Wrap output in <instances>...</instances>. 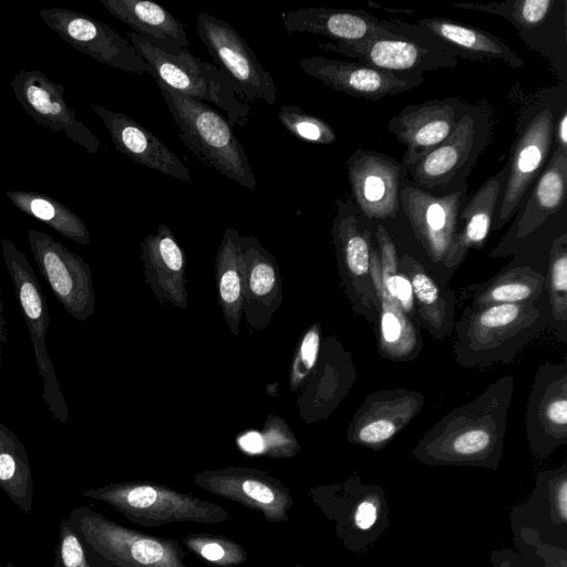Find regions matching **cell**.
Wrapping results in <instances>:
<instances>
[{
	"label": "cell",
	"instance_id": "13",
	"mask_svg": "<svg viewBox=\"0 0 567 567\" xmlns=\"http://www.w3.org/2000/svg\"><path fill=\"white\" fill-rule=\"evenodd\" d=\"M554 125L553 111L546 106L528 122L513 144L494 219L496 230L517 213L529 186L539 176L554 141Z\"/></svg>",
	"mask_w": 567,
	"mask_h": 567
},
{
	"label": "cell",
	"instance_id": "31",
	"mask_svg": "<svg viewBox=\"0 0 567 567\" xmlns=\"http://www.w3.org/2000/svg\"><path fill=\"white\" fill-rule=\"evenodd\" d=\"M545 292V275L528 265H509L489 279L467 286L462 298L470 307L530 302Z\"/></svg>",
	"mask_w": 567,
	"mask_h": 567
},
{
	"label": "cell",
	"instance_id": "23",
	"mask_svg": "<svg viewBox=\"0 0 567 567\" xmlns=\"http://www.w3.org/2000/svg\"><path fill=\"white\" fill-rule=\"evenodd\" d=\"M567 186V151L557 146L547 167L539 174L530 197L525 203L516 223L489 257L514 254L526 238L565 203Z\"/></svg>",
	"mask_w": 567,
	"mask_h": 567
},
{
	"label": "cell",
	"instance_id": "24",
	"mask_svg": "<svg viewBox=\"0 0 567 567\" xmlns=\"http://www.w3.org/2000/svg\"><path fill=\"white\" fill-rule=\"evenodd\" d=\"M107 128L116 150L133 162L175 177L192 182L190 171L156 135L126 114L91 104Z\"/></svg>",
	"mask_w": 567,
	"mask_h": 567
},
{
	"label": "cell",
	"instance_id": "1",
	"mask_svg": "<svg viewBox=\"0 0 567 567\" xmlns=\"http://www.w3.org/2000/svg\"><path fill=\"white\" fill-rule=\"evenodd\" d=\"M514 383L513 375H503L471 402L447 412L419 440L412 456L432 466L495 470L503 455Z\"/></svg>",
	"mask_w": 567,
	"mask_h": 567
},
{
	"label": "cell",
	"instance_id": "41",
	"mask_svg": "<svg viewBox=\"0 0 567 567\" xmlns=\"http://www.w3.org/2000/svg\"><path fill=\"white\" fill-rule=\"evenodd\" d=\"M264 430L260 452L265 455L274 458H290L299 452L297 439L282 420L271 417V421L266 422Z\"/></svg>",
	"mask_w": 567,
	"mask_h": 567
},
{
	"label": "cell",
	"instance_id": "32",
	"mask_svg": "<svg viewBox=\"0 0 567 567\" xmlns=\"http://www.w3.org/2000/svg\"><path fill=\"white\" fill-rule=\"evenodd\" d=\"M134 33L165 47L188 48L184 25L164 7L148 0H100Z\"/></svg>",
	"mask_w": 567,
	"mask_h": 567
},
{
	"label": "cell",
	"instance_id": "10",
	"mask_svg": "<svg viewBox=\"0 0 567 567\" xmlns=\"http://www.w3.org/2000/svg\"><path fill=\"white\" fill-rule=\"evenodd\" d=\"M208 493L260 513L268 523H286L293 501L290 488L269 473L247 466L205 470L193 476Z\"/></svg>",
	"mask_w": 567,
	"mask_h": 567
},
{
	"label": "cell",
	"instance_id": "11",
	"mask_svg": "<svg viewBox=\"0 0 567 567\" xmlns=\"http://www.w3.org/2000/svg\"><path fill=\"white\" fill-rule=\"evenodd\" d=\"M525 430L530 452L549 456L567 444V362L540 364L526 405Z\"/></svg>",
	"mask_w": 567,
	"mask_h": 567
},
{
	"label": "cell",
	"instance_id": "7",
	"mask_svg": "<svg viewBox=\"0 0 567 567\" xmlns=\"http://www.w3.org/2000/svg\"><path fill=\"white\" fill-rule=\"evenodd\" d=\"M489 116L468 105L455 130L440 145L406 167L414 186L436 196L454 193L466 177L488 141Z\"/></svg>",
	"mask_w": 567,
	"mask_h": 567
},
{
	"label": "cell",
	"instance_id": "42",
	"mask_svg": "<svg viewBox=\"0 0 567 567\" xmlns=\"http://www.w3.org/2000/svg\"><path fill=\"white\" fill-rule=\"evenodd\" d=\"M54 567H91L78 535L66 518L59 525V539L54 549Z\"/></svg>",
	"mask_w": 567,
	"mask_h": 567
},
{
	"label": "cell",
	"instance_id": "20",
	"mask_svg": "<svg viewBox=\"0 0 567 567\" xmlns=\"http://www.w3.org/2000/svg\"><path fill=\"white\" fill-rule=\"evenodd\" d=\"M303 72L329 87L357 99L377 101L414 89L423 75H401L359 62L328 59L320 55L300 61Z\"/></svg>",
	"mask_w": 567,
	"mask_h": 567
},
{
	"label": "cell",
	"instance_id": "2",
	"mask_svg": "<svg viewBox=\"0 0 567 567\" xmlns=\"http://www.w3.org/2000/svg\"><path fill=\"white\" fill-rule=\"evenodd\" d=\"M549 327L546 292L530 302L467 306L454 323L455 362L463 368L511 363Z\"/></svg>",
	"mask_w": 567,
	"mask_h": 567
},
{
	"label": "cell",
	"instance_id": "29",
	"mask_svg": "<svg viewBox=\"0 0 567 567\" xmlns=\"http://www.w3.org/2000/svg\"><path fill=\"white\" fill-rule=\"evenodd\" d=\"M398 266L410 282L417 323L437 341L452 336L457 303L454 291L440 286L424 266L409 254L399 257Z\"/></svg>",
	"mask_w": 567,
	"mask_h": 567
},
{
	"label": "cell",
	"instance_id": "21",
	"mask_svg": "<svg viewBox=\"0 0 567 567\" xmlns=\"http://www.w3.org/2000/svg\"><path fill=\"white\" fill-rule=\"evenodd\" d=\"M243 312L254 331L265 329L282 301L281 279L275 257L252 236H240Z\"/></svg>",
	"mask_w": 567,
	"mask_h": 567
},
{
	"label": "cell",
	"instance_id": "18",
	"mask_svg": "<svg viewBox=\"0 0 567 567\" xmlns=\"http://www.w3.org/2000/svg\"><path fill=\"white\" fill-rule=\"evenodd\" d=\"M318 47L355 59L363 65L401 75H422L456 65L455 56L398 34L355 43L327 42Z\"/></svg>",
	"mask_w": 567,
	"mask_h": 567
},
{
	"label": "cell",
	"instance_id": "34",
	"mask_svg": "<svg viewBox=\"0 0 567 567\" xmlns=\"http://www.w3.org/2000/svg\"><path fill=\"white\" fill-rule=\"evenodd\" d=\"M6 196L22 213L49 225L61 235L80 244L90 241L83 220L55 198L29 190H8Z\"/></svg>",
	"mask_w": 567,
	"mask_h": 567
},
{
	"label": "cell",
	"instance_id": "43",
	"mask_svg": "<svg viewBox=\"0 0 567 567\" xmlns=\"http://www.w3.org/2000/svg\"><path fill=\"white\" fill-rule=\"evenodd\" d=\"M379 514V505L372 498H365L358 502L354 507L351 508V513L332 519L336 522V529L344 526L348 522L353 527L361 530L370 529L377 522Z\"/></svg>",
	"mask_w": 567,
	"mask_h": 567
},
{
	"label": "cell",
	"instance_id": "46",
	"mask_svg": "<svg viewBox=\"0 0 567 567\" xmlns=\"http://www.w3.org/2000/svg\"><path fill=\"white\" fill-rule=\"evenodd\" d=\"M499 567H514V566H512L508 561H505V563L501 564Z\"/></svg>",
	"mask_w": 567,
	"mask_h": 567
},
{
	"label": "cell",
	"instance_id": "39",
	"mask_svg": "<svg viewBox=\"0 0 567 567\" xmlns=\"http://www.w3.org/2000/svg\"><path fill=\"white\" fill-rule=\"evenodd\" d=\"M278 118L291 135L307 143L331 144L337 140V134L329 123L299 106H281Z\"/></svg>",
	"mask_w": 567,
	"mask_h": 567
},
{
	"label": "cell",
	"instance_id": "25",
	"mask_svg": "<svg viewBox=\"0 0 567 567\" xmlns=\"http://www.w3.org/2000/svg\"><path fill=\"white\" fill-rule=\"evenodd\" d=\"M285 29L318 34L333 42L355 43L379 38H394L380 20L363 10L315 7L290 11L284 16Z\"/></svg>",
	"mask_w": 567,
	"mask_h": 567
},
{
	"label": "cell",
	"instance_id": "5",
	"mask_svg": "<svg viewBox=\"0 0 567 567\" xmlns=\"http://www.w3.org/2000/svg\"><path fill=\"white\" fill-rule=\"evenodd\" d=\"M128 39L137 53L148 63V74L172 90L221 109L229 124H247L251 107L216 65L195 56L188 49L165 47L134 32Z\"/></svg>",
	"mask_w": 567,
	"mask_h": 567
},
{
	"label": "cell",
	"instance_id": "17",
	"mask_svg": "<svg viewBox=\"0 0 567 567\" xmlns=\"http://www.w3.org/2000/svg\"><path fill=\"white\" fill-rule=\"evenodd\" d=\"M9 84L18 102L37 123L65 134L90 154L97 153L99 140L66 104L61 84L38 70H20Z\"/></svg>",
	"mask_w": 567,
	"mask_h": 567
},
{
	"label": "cell",
	"instance_id": "38",
	"mask_svg": "<svg viewBox=\"0 0 567 567\" xmlns=\"http://www.w3.org/2000/svg\"><path fill=\"white\" fill-rule=\"evenodd\" d=\"M182 543L195 556L215 567H237L248 558L243 545L221 535L194 533L183 536Z\"/></svg>",
	"mask_w": 567,
	"mask_h": 567
},
{
	"label": "cell",
	"instance_id": "40",
	"mask_svg": "<svg viewBox=\"0 0 567 567\" xmlns=\"http://www.w3.org/2000/svg\"><path fill=\"white\" fill-rule=\"evenodd\" d=\"M321 347V328L313 323L303 334L296 352L290 373V386L299 388L313 371Z\"/></svg>",
	"mask_w": 567,
	"mask_h": 567
},
{
	"label": "cell",
	"instance_id": "9",
	"mask_svg": "<svg viewBox=\"0 0 567 567\" xmlns=\"http://www.w3.org/2000/svg\"><path fill=\"white\" fill-rule=\"evenodd\" d=\"M339 275L353 310L370 324L377 322L375 291L371 276V230L361 226L354 205L337 200L332 225Z\"/></svg>",
	"mask_w": 567,
	"mask_h": 567
},
{
	"label": "cell",
	"instance_id": "47",
	"mask_svg": "<svg viewBox=\"0 0 567 567\" xmlns=\"http://www.w3.org/2000/svg\"><path fill=\"white\" fill-rule=\"evenodd\" d=\"M0 567H17L14 564H12L11 561H8L4 566H0Z\"/></svg>",
	"mask_w": 567,
	"mask_h": 567
},
{
	"label": "cell",
	"instance_id": "15",
	"mask_svg": "<svg viewBox=\"0 0 567 567\" xmlns=\"http://www.w3.org/2000/svg\"><path fill=\"white\" fill-rule=\"evenodd\" d=\"M347 176L357 207L369 220L395 218L399 194L408 176L405 166L393 157L370 150H357L347 161Z\"/></svg>",
	"mask_w": 567,
	"mask_h": 567
},
{
	"label": "cell",
	"instance_id": "22",
	"mask_svg": "<svg viewBox=\"0 0 567 567\" xmlns=\"http://www.w3.org/2000/svg\"><path fill=\"white\" fill-rule=\"evenodd\" d=\"M310 377L300 403L303 417L315 422L326 419L338 408L357 379L353 358L336 337L321 341Z\"/></svg>",
	"mask_w": 567,
	"mask_h": 567
},
{
	"label": "cell",
	"instance_id": "4",
	"mask_svg": "<svg viewBox=\"0 0 567 567\" xmlns=\"http://www.w3.org/2000/svg\"><path fill=\"white\" fill-rule=\"evenodd\" d=\"M154 79L183 143L204 164L249 189L257 182L246 151L220 113Z\"/></svg>",
	"mask_w": 567,
	"mask_h": 567
},
{
	"label": "cell",
	"instance_id": "33",
	"mask_svg": "<svg viewBox=\"0 0 567 567\" xmlns=\"http://www.w3.org/2000/svg\"><path fill=\"white\" fill-rule=\"evenodd\" d=\"M239 238L237 229H225L215 265L218 301L225 321L234 336H238L239 332L244 301Z\"/></svg>",
	"mask_w": 567,
	"mask_h": 567
},
{
	"label": "cell",
	"instance_id": "8",
	"mask_svg": "<svg viewBox=\"0 0 567 567\" xmlns=\"http://www.w3.org/2000/svg\"><path fill=\"white\" fill-rule=\"evenodd\" d=\"M196 30L208 53L241 99L264 101L268 105L275 103L277 87L271 74L229 23L212 14L199 13Z\"/></svg>",
	"mask_w": 567,
	"mask_h": 567
},
{
	"label": "cell",
	"instance_id": "14",
	"mask_svg": "<svg viewBox=\"0 0 567 567\" xmlns=\"http://www.w3.org/2000/svg\"><path fill=\"white\" fill-rule=\"evenodd\" d=\"M466 195L467 186L442 196L414 185L402 186L400 190V205L414 236L434 264L443 266L449 256Z\"/></svg>",
	"mask_w": 567,
	"mask_h": 567
},
{
	"label": "cell",
	"instance_id": "48",
	"mask_svg": "<svg viewBox=\"0 0 567 567\" xmlns=\"http://www.w3.org/2000/svg\"><path fill=\"white\" fill-rule=\"evenodd\" d=\"M287 567H307V566H303V565H293V566H287Z\"/></svg>",
	"mask_w": 567,
	"mask_h": 567
},
{
	"label": "cell",
	"instance_id": "28",
	"mask_svg": "<svg viewBox=\"0 0 567 567\" xmlns=\"http://www.w3.org/2000/svg\"><path fill=\"white\" fill-rule=\"evenodd\" d=\"M507 167L485 181L461 208L457 228L443 269L454 272L470 249H482L488 238L503 193Z\"/></svg>",
	"mask_w": 567,
	"mask_h": 567
},
{
	"label": "cell",
	"instance_id": "12",
	"mask_svg": "<svg viewBox=\"0 0 567 567\" xmlns=\"http://www.w3.org/2000/svg\"><path fill=\"white\" fill-rule=\"evenodd\" d=\"M39 14L61 39L97 62L135 74L148 72V63L131 42L97 19L58 7Z\"/></svg>",
	"mask_w": 567,
	"mask_h": 567
},
{
	"label": "cell",
	"instance_id": "36",
	"mask_svg": "<svg viewBox=\"0 0 567 567\" xmlns=\"http://www.w3.org/2000/svg\"><path fill=\"white\" fill-rule=\"evenodd\" d=\"M378 255L382 282L389 295L412 319L415 317L412 290L406 277L399 270V256L392 238L384 226L379 224L375 230Z\"/></svg>",
	"mask_w": 567,
	"mask_h": 567
},
{
	"label": "cell",
	"instance_id": "44",
	"mask_svg": "<svg viewBox=\"0 0 567 567\" xmlns=\"http://www.w3.org/2000/svg\"><path fill=\"white\" fill-rule=\"evenodd\" d=\"M20 300H21V303H22L25 315L30 319L35 320L41 317V313H42L41 299L38 295L35 287L32 284L25 282L22 285L21 290H20Z\"/></svg>",
	"mask_w": 567,
	"mask_h": 567
},
{
	"label": "cell",
	"instance_id": "30",
	"mask_svg": "<svg viewBox=\"0 0 567 567\" xmlns=\"http://www.w3.org/2000/svg\"><path fill=\"white\" fill-rule=\"evenodd\" d=\"M416 25L437 39L453 56L461 55L471 60L496 59L515 69L524 64V60L498 37L472 25L444 18H424Z\"/></svg>",
	"mask_w": 567,
	"mask_h": 567
},
{
	"label": "cell",
	"instance_id": "35",
	"mask_svg": "<svg viewBox=\"0 0 567 567\" xmlns=\"http://www.w3.org/2000/svg\"><path fill=\"white\" fill-rule=\"evenodd\" d=\"M545 292L550 309V327L563 342H567V234L551 243Z\"/></svg>",
	"mask_w": 567,
	"mask_h": 567
},
{
	"label": "cell",
	"instance_id": "26",
	"mask_svg": "<svg viewBox=\"0 0 567 567\" xmlns=\"http://www.w3.org/2000/svg\"><path fill=\"white\" fill-rule=\"evenodd\" d=\"M141 257L145 281L161 303L187 306L185 257L172 230L159 224L155 234L144 237Z\"/></svg>",
	"mask_w": 567,
	"mask_h": 567
},
{
	"label": "cell",
	"instance_id": "3",
	"mask_svg": "<svg viewBox=\"0 0 567 567\" xmlns=\"http://www.w3.org/2000/svg\"><path fill=\"white\" fill-rule=\"evenodd\" d=\"M66 519L91 567H189L187 551L176 538L125 527L87 505L74 507Z\"/></svg>",
	"mask_w": 567,
	"mask_h": 567
},
{
	"label": "cell",
	"instance_id": "37",
	"mask_svg": "<svg viewBox=\"0 0 567 567\" xmlns=\"http://www.w3.org/2000/svg\"><path fill=\"white\" fill-rule=\"evenodd\" d=\"M554 4V0H509L491 3H454L453 6L496 14L507 19L520 30H532L546 21Z\"/></svg>",
	"mask_w": 567,
	"mask_h": 567
},
{
	"label": "cell",
	"instance_id": "16",
	"mask_svg": "<svg viewBox=\"0 0 567 567\" xmlns=\"http://www.w3.org/2000/svg\"><path fill=\"white\" fill-rule=\"evenodd\" d=\"M425 395L406 388L369 393L354 412L347 440L370 450L385 447L421 412Z\"/></svg>",
	"mask_w": 567,
	"mask_h": 567
},
{
	"label": "cell",
	"instance_id": "19",
	"mask_svg": "<svg viewBox=\"0 0 567 567\" xmlns=\"http://www.w3.org/2000/svg\"><path fill=\"white\" fill-rule=\"evenodd\" d=\"M467 107L456 97H446L406 105L392 116L388 130L406 147L401 161L405 168L444 142Z\"/></svg>",
	"mask_w": 567,
	"mask_h": 567
},
{
	"label": "cell",
	"instance_id": "6",
	"mask_svg": "<svg viewBox=\"0 0 567 567\" xmlns=\"http://www.w3.org/2000/svg\"><path fill=\"white\" fill-rule=\"evenodd\" d=\"M81 496L106 503L131 523L150 528L174 523L213 525L231 517L227 509L213 502L151 481L94 487Z\"/></svg>",
	"mask_w": 567,
	"mask_h": 567
},
{
	"label": "cell",
	"instance_id": "27",
	"mask_svg": "<svg viewBox=\"0 0 567 567\" xmlns=\"http://www.w3.org/2000/svg\"><path fill=\"white\" fill-rule=\"evenodd\" d=\"M371 276L375 291L378 351L384 359L405 362L423 348L420 329L386 291L380 272L378 250H371Z\"/></svg>",
	"mask_w": 567,
	"mask_h": 567
},
{
	"label": "cell",
	"instance_id": "45",
	"mask_svg": "<svg viewBox=\"0 0 567 567\" xmlns=\"http://www.w3.org/2000/svg\"><path fill=\"white\" fill-rule=\"evenodd\" d=\"M554 137L557 146L567 151V112L563 111L557 123L554 125Z\"/></svg>",
	"mask_w": 567,
	"mask_h": 567
}]
</instances>
